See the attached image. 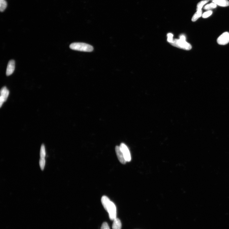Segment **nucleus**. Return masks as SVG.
<instances>
[{
	"label": "nucleus",
	"mask_w": 229,
	"mask_h": 229,
	"mask_svg": "<svg viewBox=\"0 0 229 229\" xmlns=\"http://www.w3.org/2000/svg\"><path fill=\"white\" fill-rule=\"evenodd\" d=\"M178 48L186 50H189L192 49L191 45L186 41L185 36L181 35L180 39H175L170 44Z\"/></svg>",
	"instance_id": "1"
},
{
	"label": "nucleus",
	"mask_w": 229,
	"mask_h": 229,
	"mask_svg": "<svg viewBox=\"0 0 229 229\" xmlns=\"http://www.w3.org/2000/svg\"><path fill=\"white\" fill-rule=\"evenodd\" d=\"M70 47L71 49L73 50L85 52H91L94 49L92 46L81 42L72 43L70 45Z\"/></svg>",
	"instance_id": "2"
},
{
	"label": "nucleus",
	"mask_w": 229,
	"mask_h": 229,
	"mask_svg": "<svg viewBox=\"0 0 229 229\" xmlns=\"http://www.w3.org/2000/svg\"><path fill=\"white\" fill-rule=\"evenodd\" d=\"M109 213V218L112 220L116 218V208L114 204L112 201L110 202L106 210Z\"/></svg>",
	"instance_id": "3"
},
{
	"label": "nucleus",
	"mask_w": 229,
	"mask_h": 229,
	"mask_svg": "<svg viewBox=\"0 0 229 229\" xmlns=\"http://www.w3.org/2000/svg\"><path fill=\"white\" fill-rule=\"evenodd\" d=\"M120 147L124 155L127 162H130L131 160V157L130 151L125 144L122 143L120 144Z\"/></svg>",
	"instance_id": "4"
},
{
	"label": "nucleus",
	"mask_w": 229,
	"mask_h": 229,
	"mask_svg": "<svg viewBox=\"0 0 229 229\" xmlns=\"http://www.w3.org/2000/svg\"><path fill=\"white\" fill-rule=\"evenodd\" d=\"M218 44L220 45H225L229 42V33L225 32L220 35L217 39Z\"/></svg>",
	"instance_id": "5"
},
{
	"label": "nucleus",
	"mask_w": 229,
	"mask_h": 229,
	"mask_svg": "<svg viewBox=\"0 0 229 229\" xmlns=\"http://www.w3.org/2000/svg\"><path fill=\"white\" fill-rule=\"evenodd\" d=\"M10 91L6 87H3L1 91V96L0 97V106L2 107V105L6 101L9 96Z\"/></svg>",
	"instance_id": "6"
},
{
	"label": "nucleus",
	"mask_w": 229,
	"mask_h": 229,
	"mask_svg": "<svg viewBox=\"0 0 229 229\" xmlns=\"http://www.w3.org/2000/svg\"><path fill=\"white\" fill-rule=\"evenodd\" d=\"M115 151L117 158L120 162L123 164H125L127 162L124 155L121 150L120 147L116 146Z\"/></svg>",
	"instance_id": "7"
},
{
	"label": "nucleus",
	"mask_w": 229,
	"mask_h": 229,
	"mask_svg": "<svg viewBox=\"0 0 229 229\" xmlns=\"http://www.w3.org/2000/svg\"><path fill=\"white\" fill-rule=\"evenodd\" d=\"M15 67V62L13 60H11L8 63L6 71V75L10 76L14 72Z\"/></svg>",
	"instance_id": "8"
},
{
	"label": "nucleus",
	"mask_w": 229,
	"mask_h": 229,
	"mask_svg": "<svg viewBox=\"0 0 229 229\" xmlns=\"http://www.w3.org/2000/svg\"><path fill=\"white\" fill-rule=\"evenodd\" d=\"M212 1L220 6L227 7L229 6V2L228 0H212Z\"/></svg>",
	"instance_id": "9"
},
{
	"label": "nucleus",
	"mask_w": 229,
	"mask_h": 229,
	"mask_svg": "<svg viewBox=\"0 0 229 229\" xmlns=\"http://www.w3.org/2000/svg\"><path fill=\"white\" fill-rule=\"evenodd\" d=\"M111 201L106 196H104L102 197L101 202L106 210H107V207Z\"/></svg>",
	"instance_id": "10"
},
{
	"label": "nucleus",
	"mask_w": 229,
	"mask_h": 229,
	"mask_svg": "<svg viewBox=\"0 0 229 229\" xmlns=\"http://www.w3.org/2000/svg\"><path fill=\"white\" fill-rule=\"evenodd\" d=\"M112 227L113 229H121L122 224L120 220L116 218L115 219L113 220Z\"/></svg>",
	"instance_id": "11"
},
{
	"label": "nucleus",
	"mask_w": 229,
	"mask_h": 229,
	"mask_svg": "<svg viewBox=\"0 0 229 229\" xmlns=\"http://www.w3.org/2000/svg\"><path fill=\"white\" fill-rule=\"evenodd\" d=\"M202 10L197 11V12L195 13L193 15L192 21L193 22L196 21L199 18L202 16Z\"/></svg>",
	"instance_id": "12"
},
{
	"label": "nucleus",
	"mask_w": 229,
	"mask_h": 229,
	"mask_svg": "<svg viewBox=\"0 0 229 229\" xmlns=\"http://www.w3.org/2000/svg\"><path fill=\"white\" fill-rule=\"evenodd\" d=\"M7 3L6 0H0V10L3 12L7 6Z\"/></svg>",
	"instance_id": "13"
},
{
	"label": "nucleus",
	"mask_w": 229,
	"mask_h": 229,
	"mask_svg": "<svg viewBox=\"0 0 229 229\" xmlns=\"http://www.w3.org/2000/svg\"><path fill=\"white\" fill-rule=\"evenodd\" d=\"M210 0H203V1L199 2L197 5V11L201 10L203 6L208 3Z\"/></svg>",
	"instance_id": "14"
},
{
	"label": "nucleus",
	"mask_w": 229,
	"mask_h": 229,
	"mask_svg": "<svg viewBox=\"0 0 229 229\" xmlns=\"http://www.w3.org/2000/svg\"><path fill=\"white\" fill-rule=\"evenodd\" d=\"M217 5L215 3L212 2L206 5L204 9L207 10H211L214 9L217 7Z\"/></svg>",
	"instance_id": "15"
},
{
	"label": "nucleus",
	"mask_w": 229,
	"mask_h": 229,
	"mask_svg": "<svg viewBox=\"0 0 229 229\" xmlns=\"http://www.w3.org/2000/svg\"><path fill=\"white\" fill-rule=\"evenodd\" d=\"M46 151L44 144H42L40 148V158H45L46 156Z\"/></svg>",
	"instance_id": "16"
},
{
	"label": "nucleus",
	"mask_w": 229,
	"mask_h": 229,
	"mask_svg": "<svg viewBox=\"0 0 229 229\" xmlns=\"http://www.w3.org/2000/svg\"><path fill=\"white\" fill-rule=\"evenodd\" d=\"M45 162V158H40L39 161V164L42 170H43L44 169Z\"/></svg>",
	"instance_id": "17"
},
{
	"label": "nucleus",
	"mask_w": 229,
	"mask_h": 229,
	"mask_svg": "<svg viewBox=\"0 0 229 229\" xmlns=\"http://www.w3.org/2000/svg\"><path fill=\"white\" fill-rule=\"evenodd\" d=\"M213 12L211 10L208 11L204 13L202 15V17L204 18H206L208 17H209L212 14Z\"/></svg>",
	"instance_id": "18"
},
{
	"label": "nucleus",
	"mask_w": 229,
	"mask_h": 229,
	"mask_svg": "<svg viewBox=\"0 0 229 229\" xmlns=\"http://www.w3.org/2000/svg\"><path fill=\"white\" fill-rule=\"evenodd\" d=\"M174 35L172 33H169L167 34V41L170 44H171L173 41Z\"/></svg>",
	"instance_id": "19"
},
{
	"label": "nucleus",
	"mask_w": 229,
	"mask_h": 229,
	"mask_svg": "<svg viewBox=\"0 0 229 229\" xmlns=\"http://www.w3.org/2000/svg\"><path fill=\"white\" fill-rule=\"evenodd\" d=\"M101 229H110V228L107 223L104 222L102 225Z\"/></svg>",
	"instance_id": "20"
}]
</instances>
